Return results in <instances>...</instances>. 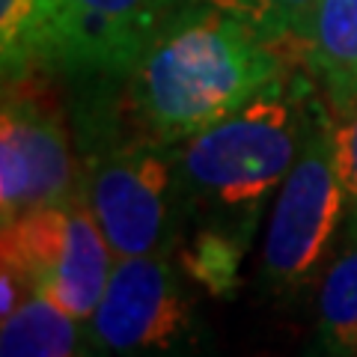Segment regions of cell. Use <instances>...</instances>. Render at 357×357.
I'll use <instances>...</instances> for the list:
<instances>
[{"label": "cell", "mask_w": 357, "mask_h": 357, "mask_svg": "<svg viewBox=\"0 0 357 357\" xmlns=\"http://www.w3.org/2000/svg\"><path fill=\"white\" fill-rule=\"evenodd\" d=\"M289 75V57L250 27L191 0L126 75L140 134L176 146Z\"/></svg>", "instance_id": "obj_1"}, {"label": "cell", "mask_w": 357, "mask_h": 357, "mask_svg": "<svg viewBox=\"0 0 357 357\" xmlns=\"http://www.w3.org/2000/svg\"><path fill=\"white\" fill-rule=\"evenodd\" d=\"M312 105V86L289 72L236 114L176 143L173 170L182 215L253 232L259 208L280 191L304 149Z\"/></svg>", "instance_id": "obj_2"}, {"label": "cell", "mask_w": 357, "mask_h": 357, "mask_svg": "<svg viewBox=\"0 0 357 357\" xmlns=\"http://www.w3.org/2000/svg\"><path fill=\"white\" fill-rule=\"evenodd\" d=\"M77 199L116 259L170 253L178 236L173 146L134 134L89 152L77 167Z\"/></svg>", "instance_id": "obj_3"}, {"label": "cell", "mask_w": 357, "mask_h": 357, "mask_svg": "<svg viewBox=\"0 0 357 357\" xmlns=\"http://www.w3.org/2000/svg\"><path fill=\"white\" fill-rule=\"evenodd\" d=\"M349 220L337 164V122L328 98H316L298 161L274 199L262 244V280L274 292L307 286Z\"/></svg>", "instance_id": "obj_4"}, {"label": "cell", "mask_w": 357, "mask_h": 357, "mask_svg": "<svg viewBox=\"0 0 357 357\" xmlns=\"http://www.w3.org/2000/svg\"><path fill=\"white\" fill-rule=\"evenodd\" d=\"M0 259L75 319L86 321L102 298L116 256L81 199L30 208L0 229Z\"/></svg>", "instance_id": "obj_5"}, {"label": "cell", "mask_w": 357, "mask_h": 357, "mask_svg": "<svg viewBox=\"0 0 357 357\" xmlns=\"http://www.w3.org/2000/svg\"><path fill=\"white\" fill-rule=\"evenodd\" d=\"M0 223L30 208L77 199V167L57 96L33 72L3 81Z\"/></svg>", "instance_id": "obj_6"}, {"label": "cell", "mask_w": 357, "mask_h": 357, "mask_svg": "<svg viewBox=\"0 0 357 357\" xmlns=\"http://www.w3.org/2000/svg\"><path fill=\"white\" fill-rule=\"evenodd\" d=\"M191 0H45L39 66L126 77L146 45Z\"/></svg>", "instance_id": "obj_7"}, {"label": "cell", "mask_w": 357, "mask_h": 357, "mask_svg": "<svg viewBox=\"0 0 357 357\" xmlns=\"http://www.w3.org/2000/svg\"><path fill=\"white\" fill-rule=\"evenodd\" d=\"M191 328V295L170 253L122 256L114 262L96 310L84 321L89 351H167Z\"/></svg>", "instance_id": "obj_8"}, {"label": "cell", "mask_w": 357, "mask_h": 357, "mask_svg": "<svg viewBox=\"0 0 357 357\" xmlns=\"http://www.w3.org/2000/svg\"><path fill=\"white\" fill-rule=\"evenodd\" d=\"M298 57L333 114L351 107L357 102V0H316Z\"/></svg>", "instance_id": "obj_9"}, {"label": "cell", "mask_w": 357, "mask_h": 357, "mask_svg": "<svg viewBox=\"0 0 357 357\" xmlns=\"http://www.w3.org/2000/svg\"><path fill=\"white\" fill-rule=\"evenodd\" d=\"M86 351L84 321L45 292H27L21 307L0 325L3 357H72Z\"/></svg>", "instance_id": "obj_10"}, {"label": "cell", "mask_w": 357, "mask_h": 357, "mask_svg": "<svg viewBox=\"0 0 357 357\" xmlns=\"http://www.w3.org/2000/svg\"><path fill=\"white\" fill-rule=\"evenodd\" d=\"M321 274L316 328L328 354H357V223Z\"/></svg>", "instance_id": "obj_11"}, {"label": "cell", "mask_w": 357, "mask_h": 357, "mask_svg": "<svg viewBox=\"0 0 357 357\" xmlns=\"http://www.w3.org/2000/svg\"><path fill=\"white\" fill-rule=\"evenodd\" d=\"M253 232L227 223H199L194 238L178 250L182 271L215 298H229L238 286L241 259Z\"/></svg>", "instance_id": "obj_12"}, {"label": "cell", "mask_w": 357, "mask_h": 357, "mask_svg": "<svg viewBox=\"0 0 357 357\" xmlns=\"http://www.w3.org/2000/svg\"><path fill=\"white\" fill-rule=\"evenodd\" d=\"M211 9L241 21L256 36L283 51L289 60L301 54L316 0H203Z\"/></svg>", "instance_id": "obj_13"}, {"label": "cell", "mask_w": 357, "mask_h": 357, "mask_svg": "<svg viewBox=\"0 0 357 357\" xmlns=\"http://www.w3.org/2000/svg\"><path fill=\"white\" fill-rule=\"evenodd\" d=\"M45 21V0H0V51L3 81L39 69V36Z\"/></svg>", "instance_id": "obj_14"}, {"label": "cell", "mask_w": 357, "mask_h": 357, "mask_svg": "<svg viewBox=\"0 0 357 357\" xmlns=\"http://www.w3.org/2000/svg\"><path fill=\"white\" fill-rule=\"evenodd\" d=\"M337 122V164L349 206V220L357 223V102L333 114Z\"/></svg>", "instance_id": "obj_15"}, {"label": "cell", "mask_w": 357, "mask_h": 357, "mask_svg": "<svg viewBox=\"0 0 357 357\" xmlns=\"http://www.w3.org/2000/svg\"><path fill=\"white\" fill-rule=\"evenodd\" d=\"M27 283L13 271V268H0V319L13 316V312L21 307V301L27 298Z\"/></svg>", "instance_id": "obj_16"}]
</instances>
